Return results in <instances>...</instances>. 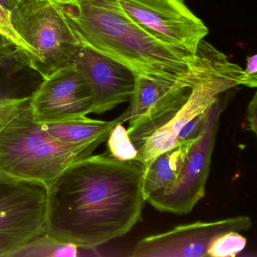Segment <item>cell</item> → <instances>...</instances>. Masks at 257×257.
Masks as SVG:
<instances>
[{
  "instance_id": "6da1fadb",
  "label": "cell",
  "mask_w": 257,
  "mask_h": 257,
  "mask_svg": "<svg viewBox=\"0 0 257 257\" xmlns=\"http://www.w3.org/2000/svg\"><path fill=\"white\" fill-rule=\"evenodd\" d=\"M144 175L138 162L112 156L72 164L47 189L46 234L82 249L125 235L142 221Z\"/></svg>"
},
{
  "instance_id": "277c9868",
  "label": "cell",
  "mask_w": 257,
  "mask_h": 257,
  "mask_svg": "<svg viewBox=\"0 0 257 257\" xmlns=\"http://www.w3.org/2000/svg\"><path fill=\"white\" fill-rule=\"evenodd\" d=\"M10 17L17 34L37 54L34 70L43 79L73 65L82 43L52 0H16Z\"/></svg>"
},
{
  "instance_id": "ac0fdd59",
  "label": "cell",
  "mask_w": 257,
  "mask_h": 257,
  "mask_svg": "<svg viewBox=\"0 0 257 257\" xmlns=\"http://www.w3.org/2000/svg\"><path fill=\"white\" fill-rule=\"evenodd\" d=\"M207 111L204 113L197 115L196 117L190 120L187 124H185L184 127L179 132L177 136V144L189 141V140L195 139L200 136L205 121Z\"/></svg>"
},
{
  "instance_id": "44dd1931",
  "label": "cell",
  "mask_w": 257,
  "mask_h": 257,
  "mask_svg": "<svg viewBox=\"0 0 257 257\" xmlns=\"http://www.w3.org/2000/svg\"><path fill=\"white\" fill-rule=\"evenodd\" d=\"M11 47H13V46L0 36V55Z\"/></svg>"
},
{
  "instance_id": "603a6c76",
  "label": "cell",
  "mask_w": 257,
  "mask_h": 257,
  "mask_svg": "<svg viewBox=\"0 0 257 257\" xmlns=\"http://www.w3.org/2000/svg\"><path fill=\"white\" fill-rule=\"evenodd\" d=\"M1 97H3L2 96H1V88H0V98H1Z\"/></svg>"
},
{
  "instance_id": "5b68a950",
  "label": "cell",
  "mask_w": 257,
  "mask_h": 257,
  "mask_svg": "<svg viewBox=\"0 0 257 257\" xmlns=\"http://www.w3.org/2000/svg\"><path fill=\"white\" fill-rule=\"evenodd\" d=\"M47 188L0 174V256H16L46 234Z\"/></svg>"
},
{
  "instance_id": "7a4b0ae2",
  "label": "cell",
  "mask_w": 257,
  "mask_h": 257,
  "mask_svg": "<svg viewBox=\"0 0 257 257\" xmlns=\"http://www.w3.org/2000/svg\"><path fill=\"white\" fill-rule=\"evenodd\" d=\"M60 7L79 41L121 63L135 76L176 84L208 72L219 51L204 40L195 57L155 40L124 13L119 0H52Z\"/></svg>"
},
{
  "instance_id": "8992f818",
  "label": "cell",
  "mask_w": 257,
  "mask_h": 257,
  "mask_svg": "<svg viewBox=\"0 0 257 257\" xmlns=\"http://www.w3.org/2000/svg\"><path fill=\"white\" fill-rule=\"evenodd\" d=\"M222 110L219 97L207 109L201 135L191 147L177 180L147 198L155 209L164 213L187 214L204 198Z\"/></svg>"
},
{
  "instance_id": "cb8c5ba5",
  "label": "cell",
  "mask_w": 257,
  "mask_h": 257,
  "mask_svg": "<svg viewBox=\"0 0 257 257\" xmlns=\"http://www.w3.org/2000/svg\"><path fill=\"white\" fill-rule=\"evenodd\" d=\"M183 1H185V0H183Z\"/></svg>"
},
{
  "instance_id": "ba28073f",
  "label": "cell",
  "mask_w": 257,
  "mask_h": 257,
  "mask_svg": "<svg viewBox=\"0 0 257 257\" xmlns=\"http://www.w3.org/2000/svg\"><path fill=\"white\" fill-rule=\"evenodd\" d=\"M242 73L241 67L226 59L194 88L189 100L177 115L149 137L138 150L134 161L141 165L144 173L158 156L177 145L179 132L185 124L204 113L222 93L239 85Z\"/></svg>"
},
{
  "instance_id": "30bf717a",
  "label": "cell",
  "mask_w": 257,
  "mask_h": 257,
  "mask_svg": "<svg viewBox=\"0 0 257 257\" xmlns=\"http://www.w3.org/2000/svg\"><path fill=\"white\" fill-rule=\"evenodd\" d=\"M249 216H238L212 222L178 225L166 232L141 239L134 248L133 257H207L213 240L228 231H248Z\"/></svg>"
},
{
  "instance_id": "7c38bea8",
  "label": "cell",
  "mask_w": 257,
  "mask_h": 257,
  "mask_svg": "<svg viewBox=\"0 0 257 257\" xmlns=\"http://www.w3.org/2000/svg\"><path fill=\"white\" fill-rule=\"evenodd\" d=\"M126 109L112 121L91 119L87 116L61 122L41 124L43 130L55 141L70 147H98L108 139L113 127L128 121Z\"/></svg>"
},
{
  "instance_id": "8fae6325",
  "label": "cell",
  "mask_w": 257,
  "mask_h": 257,
  "mask_svg": "<svg viewBox=\"0 0 257 257\" xmlns=\"http://www.w3.org/2000/svg\"><path fill=\"white\" fill-rule=\"evenodd\" d=\"M73 64L91 87L93 113H104L131 100L135 76L121 63L82 44Z\"/></svg>"
},
{
  "instance_id": "ffe728a7",
  "label": "cell",
  "mask_w": 257,
  "mask_h": 257,
  "mask_svg": "<svg viewBox=\"0 0 257 257\" xmlns=\"http://www.w3.org/2000/svg\"><path fill=\"white\" fill-rule=\"evenodd\" d=\"M257 94L255 93L252 100L249 102L246 109V121H247L248 128L253 132L255 135L257 133Z\"/></svg>"
},
{
  "instance_id": "52a82bcc",
  "label": "cell",
  "mask_w": 257,
  "mask_h": 257,
  "mask_svg": "<svg viewBox=\"0 0 257 257\" xmlns=\"http://www.w3.org/2000/svg\"><path fill=\"white\" fill-rule=\"evenodd\" d=\"M126 15L150 37L188 56L195 57L208 34L204 22L183 0H119Z\"/></svg>"
},
{
  "instance_id": "d6986e66",
  "label": "cell",
  "mask_w": 257,
  "mask_h": 257,
  "mask_svg": "<svg viewBox=\"0 0 257 257\" xmlns=\"http://www.w3.org/2000/svg\"><path fill=\"white\" fill-rule=\"evenodd\" d=\"M239 85L256 88L257 86V55L246 57V67L243 70Z\"/></svg>"
},
{
  "instance_id": "e0dca14e",
  "label": "cell",
  "mask_w": 257,
  "mask_h": 257,
  "mask_svg": "<svg viewBox=\"0 0 257 257\" xmlns=\"http://www.w3.org/2000/svg\"><path fill=\"white\" fill-rule=\"evenodd\" d=\"M107 140L108 147L112 157L123 162L135 160L138 150L131 141L122 124H117L113 127Z\"/></svg>"
},
{
  "instance_id": "7402d4cb",
  "label": "cell",
  "mask_w": 257,
  "mask_h": 257,
  "mask_svg": "<svg viewBox=\"0 0 257 257\" xmlns=\"http://www.w3.org/2000/svg\"><path fill=\"white\" fill-rule=\"evenodd\" d=\"M16 1V0H0V4L9 11H11L14 7Z\"/></svg>"
},
{
  "instance_id": "9a60e30c",
  "label": "cell",
  "mask_w": 257,
  "mask_h": 257,
  "mask_svg": "<svg viewBox=\"0 0 257 257\" xmlns=\"http://www.w3.org/2000/svg\"><path fill=\"white\" fill-rule=\"evenodd\" d=\"M0 36L16 48L26 61L27 66L34 70L37 56L34 49L28 46L13 28L10 11L0 4Z\"/></svg>"
},
{
  "instance_id": "5bb4252c",
  "label": "cell",
  "mask_w": 257,
  "mask_h": 257,
  "mask_svg": "<svg viewBox=\"0 0 257 257\" xmlns=\"http://www.w3.org/2000/svg\"><path fill=\"white\" fill-rule=\"evenodd\" d=\"M79 247L59 241L48 234L35 240L16 256H76Z\"/></svg>"
},
{
  "instance_id": "2e32d148",
  "label": "cell",
  "mask_w": 257,
  "mask_h": 257,
  "mask_svg": "<svg viewBox=\"0 0 257 257\" xmlns=\"http://www.w3.org/2000/svg\"><path fill=\"white\" fill-rule=\"evenodd\" d=\"M246 244V239L238 231H228L218 236L207 250V256L234 257L241 252Z\"/></svg>"
},
{
  "instance_id": "9c48e42d",
  "label": "cell",
  "mask_w": 257,
  "mask_h": 257,
  "mask_svg": "<svg viewBox=\"0 0 257 257\" xmlns=\"http://www.w3.org/2000/svg\"><path fill=\"white\" fill-rule=\"evenodd\" d=\"M34 120L40 124L61 122L92 112L94 98L89 83L74 64L46 79L31 96Z\"/></svg>"
},
{
  "instance_id": "3957f363",
  "label": "cell",
  "mask_w": 257,
  "mask_h": 257,
  "mask_svg": "<svg viewBox=\"0 0 257 257\" xmlns=\"http://www.w3.org/2000/svg\"><path fill=\"white\" fill-rule=\"evenodd\" d=\"M97 148L70 147L51 138L34 120L31 96L0 98V174L48 189L66 168Z\"/></svg>"
},
{
  "instance_id": "4fadbf2b",
  "label": "cell",
  "mask_w": 257,
  "mask_h": 257,
  "mask_svg": "<svg viewBox=\"0 0 257 257\" xmlns=\"http://www.w3.org/2000/svg\"><path fill=\"white\" fill-rule=\"evenodd\" d=\"M198 138L179 143L155 159L143 178V194L146 200L155 192L169 187L177 180L191 147Z\"/></svg>"
}]
</instances>
